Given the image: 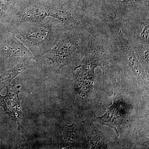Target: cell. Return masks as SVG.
<instances>
[{
	"label": "cell",
	"instance_id": "1",
	"mask_svg": "<svg viewBox=\"0 0 149 149\" xmlns=\"http://www.w3.org/2000/svg\"><path fill=\"white\" fill-rule=\"evenodd\" d=\"M47 17L57 19L68 29H76L79 25L73 8L59 0H21L6 25L10 27L23 22L41 21Z\"/></svg>",
	"mask_w": 149,
	"mask_h": 149
},
{
	"label": "cell",
	"instance_id": "2",
	"mask_svg": "<svg viewBox=\"0 0 149 149\" xmlns=\"http://www.w3.org/2000/svg\"><path fill=\"white\" fill-rule=\"evenodd\" d=\"M57 20L47 17L41 21L23 22L8 28L37 59L49 50L62 34L61 27L64 26Z\"/></svg>",
	"mask_w": 149,
	"mask_h": 149
},
{
	"label": "cell",
	"instance_id": "3",
	"mask_svg": "<svg viewBox=\"0 0 149 149\" xmlns=\"http://www.w3.org/2000/svg\"><path fill=\"white\" fill-rule=\"evenodd\" d=\"M80 43L76 32H64L49 50L37 59L45 69L58 70L78 53Z\"/></svg>",
	"mask_w": 149,
	"mask_h": 149
},
{
	"label": "cell",
	"instance_id": "4",
	"mask_svg": "<svg viewBox=\"0 0 149 149\" xmlns=\"http://www.w3.org/2000/svg\"><path fill=\"white\" fill-rule=\"evenodd\" d=\"M0 57L13 64L34 59L29 50L17 39L10 29L5 27L3 35L0 40Z\"/></svg>",
	"mask_w": 149,
	"mask_h": 149
},
{
	"label": "cell",
	"instance_id": "5",
	"mask_svg": "<svg viewBox=\"0 0 149 149\" xmlns=\"http://www.w3.org/2000/svg\"><path fill=\"white\" fill-rule=\"evenodd\" d=\"M20 86L9 85L7 93L5 97L0 95V107L4 109L8 114L14 120H17L21 113V99L19 97Z\"/></svg>",
	"mask_w": 149,
	"mask_h": 149
},
{
	"label": "cell",
	"instance_id": "6",
	"mask_svg": "<svg viewBox=\"0 0 149 149\" xmlns=\"http://www.w3.org/2000/svg\"><path fill=\"white\" fill-rule=\"evenodd\" d=\"M32 60L27 61L17 65L7 71L4 74L0 76V91L2 90L6 85L9 84L11 80L16 77L17 75L32 66L33 64L30 61Z\"/></svg>",
	"mask_w": 149,
	"mask_h": 149
},
{
	"label": "cell",
	"instance_id": "7",
	"mask_svg": "<svg viewBox=\"0 0 149 149\" xmlns=\"http://www.w3.org/2000/svg\"><path fill=\"white\" fill-rule=\"evenodd\" d=\"M149 26H146L144 27L143 30L141 34V37L143 40L144 41H146L148 43L149 39Z\"/></svg>",
	"mask_w": 149,
	"mask_h": 149
},
{
	"label": "cell",
	"instance_id": "8",
	"mask_svg": "<svg viewBox=\"0 0 149 149\" xmlns=\"http://www.w3.org/2000/svg\"><path fill=\"white\" fill-rule=\"evenodd\" d=\"M118 1L123 3H135L141 1L142 0H118Z\"/></svg>",
	"mask_w": 149,
	"mask_h": 149
}]
</instances>
